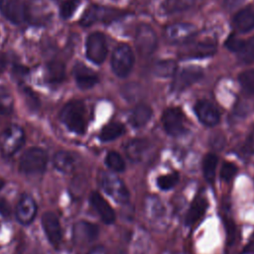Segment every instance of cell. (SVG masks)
<instances>
[{
	"mask_svg": "<svg viewBox=\"0 0 254 254\" xmlns=\"http://www.w3.org/2000/svg\"><path fill=\"white\" fill-rule=\"evenodd\" d=\"M243 149L248 154H254V127L250 131V133L245 141Z\"/></svg>",
	"mask_w": 254,
	"mask_h": 254,
	"instance_id": "ab89813d",
	"label": "cell"
},
{
	"mask_svg": "<svg viewBox=\"0 0 254 254\" xmlns=\"http://www.w3.org/2000/svg\"><path fill=\"white\" fill-rule=\"evenodd\" d=\"M26 72H27V68L25 66H21V65L14 66V73L17 76H23L26 74Z\"/></svg>",
	"mask_w": 254,
	"mask_h": 254,
	"instance_id": "ee69618b",
	"label": "cell"
},
{
	"mask_svg": "<svg viewBox=\"0 0 254 254\" xmlns=\"http://www.w3.org/2000/svg\"><path fill=\"white\" fill-rule=\"evenodd\" d=\"M216 52L215 42L212 41H198L186 45L180 51L182 59H202L210 57Z\"/></svg>",
	"mask_w": 254,
	"mask_h": 254,
	"instance_id": "4fadbf2b",
	"label": "cell"
},
{
	"mask_svg": "<svg viewBox=\"0 0 254 254\" xmlns=\"http://www.w3.org/2000/svg\"><path fill=\"white\" fill-rule=\"evenodd\" d=\"M243 44H244V41L238 39L237 37L233 36V35H230L229 38L226 40L225 42V46L227 47L228 50L232 51V52H235V53H239L240 50L242 49L243 47Z\"/></svg>",
	"mask_w": 254,
	"mask_h": 254,
	"instance_id": "74e56055",
	"label": "cell"
},
{
	"mask_svg": "<svg viewBox=\"0 0 254 254\" xmlns=\"http://www.w3.org/2000/svg\"><path fill=\"white\" fill-rule=\"evenodd\" d=\"M48 163V155L42 148L33 147L24 152L20 159V171L27 175L43 173Z\"/></svg>",
	"mask_w": 254,
	"mask_h": 254,
	"instance_id": "3957f363",
	"label": "cell"
},
{
	"mask_svg": "<svg viewBox=\"0 0 254 254\" xmlns=\"http://www.w3.org/2000/svg\"><path fill=\"white\" fill-rule=\"evenodd\" d=\"M90 202L102 221L106 224H111L115 220V212L107 200L97 191H93L90 194Z\"/></svg>",
	"mask_w": 254,
	"mask_h": 254,
	"instance_id": "d6986e66",
	"label": "cell"
},
{
	"mask_svg": "<svg viewBox=\"0 0 254 254\" xmlns=\"http://www.w3.org/2000/svg\"><path fill=\"white\" fill-rule=\"evenodd\" d=\"M0 11L14 24L25 22L29 15L26 4L21 0H0Z\"/></svg>",
	"mask_w": 254,
	"mask_h": 254,
	"instance_id": "7c38bea8",
	"label": "cell"
},
{
	"mask_svg": "<svg viewBox=\"0 0 254 254\" xmlns=\"http://www.w3.org/2000/svg\"><path fill=\"white\" fill-rule=\"evenodd\" d=\"M236 173H237V167L233 163L225 162L223 163L220 169V178L224 182H229L234 178Z\"/></svg>",
	"mask_w": 254,
	"mask_h": 254,
	"instance_id": "8d00e7d4",
	"label": "cell"
},
{
	"mask_svg": "<svg viewBox=\"0 0 254 254\" xmlns=\"http://www.w3.org/2000/svg\"><path fill=\"white\" fill-rule=\"evenodd\" d=\"M197 0H165L163 8L167 13L183 12L194 6Z\"/></svg>",
	"mask_w": 254,
	"mask_h": 254,
	"instance_id": "4316f807",
	"label": "cell"
},
{
	"mask_svg": "<svg viewBox=\"0 0 254 254\" xmlns=\"http://www.w3.org/2000/svg\"><path fill=\"white\" fill-rule=\"evenodd\" d=\"M135 47L143 57H148L157 48V36L147 24H140L135 33Z\"/></svg>",
	"mask_w": 254,
	"mask_h": 254,
	"instance_id": "ba28073f",
	"label": "cell"
},
{
	"mask_svg": "<svg viewBox=\"0 0 254 254\" xmlns=\"http://www.w3.org/2000/svg\"><path fill=\"white\" fill-rule=\"evenodd\" d=\"M37 213V203L35 199L29 194H22L17 206L16 217L18 221L24 225L30 224Z\"/></svg>",
	"mask_w": 254,
	"mask_h": 254,
	"instance_id": "2e32d148",
	"label": "cell"
},
{
	"mask_svg": "<svg viewBox=\"0 0 254 254\" xmlns=\"http://www.w3.org/2000/svg\"><path fill=\"white\" fill-rule=\"evenodd\" d=\"M179 181V175L177 173L162 175L157 179V186L162 190H168L174 188Z\"/></svg>",
	"mask_w": 254,
	"mask_h": 254,
	"instance_id": "1f68e13d",
	"label": "cell"
},
{
	"mask_svg": "<svg viewBox=\"0 0 254 254\" xmlns=\"http://www.w3.org/2000/svg\"><path fill=\"white\" fill-rule=\"evenodd\" d=\"M87 254H107V252H106V249L104 246L98 245V246L93 247Z\"/></svg>",
	"mask_w": 254,
	"mask_h": 254,
	"instance_id": "7bdbcfd3",
	"label": "cell"
},
{
	"mask_svg": "<svg viewBox=\"0 0 254 254\" xmlns=\"http://www.w3.org/2000/svg\"><path fill=\"white\" fill-rule=\"evenodd\" d=\"M6 64H7L6 56L3 53H0V74L4 71L6 67Z\"/></svg>",
	"mask_w": 254,
	"mask_h": 254,
	"instance_id": "f6af8a7d",
	"label": "cell"
},
{
	"mask_svg": "<svg viewBox=\"0 0 254 254\" xmlns=\"http://www.w3.org/2000/svg\"><path fill=\"white\" fill-rule=\"evenodd\" d=\"M239 81L247 93L254 94V69H248L240 73Z\"/></svg>",
	"mask_w": 254,
	"mask_h": 254,
	"instance_id": "d6a6232c",
	"label": "cell"
},
{
	"mask_svg": "<svg viewBox=\"0 0 254 254\" xmlns=\"http://www.w3.org/2000/svg\"><path fill=\"white\" fill-rule=\"evenodd\" d=\"M72 73L77 85L82 89L94 86L98 81L97 73L82 63H76L73 66Z\"/></svg>",
	"mask_w": 254,
	"mask_h": 254,
	"instance_id": "ac0fdd59",
	"label": "cell"
},
{
	"mask_svg": "<svg viewBox=\"0 0 254 254\" xmlns=\"http://www.w3.org/2000/svg\"><path fill=\"white\" fill-rule=\"evenodd\" d=\"M194 112L201 123L206 126H214L219 122V112L216 107L206 100L197 101L194 105Z\"/></svg>",
	"mask_w": 254,
	"mask_h": 254,
	"instance_id": "e0dca14e",
	"label": "cell"
},
{
	"mask_svg": "<svg viewBox=\"0 0 254 254\" xmlns=\"http://www.w3.org/2000/svg\"><path fill=\"white\" fill-rule=\"evenodd\" d=\"M3 186H4V181L0 179V190L3 188Z\"/></svg>",
	"mask_w": 254,
	"mask_h": 254,
	"instance_id": "bcb514c9",
	"label": "cell"
},
{
	"mask_svg": "<svg viewBox=\"0 0 254 254\" xmlns=\"http://www.w3.org/2000/svg\"><path fill=\"white\" fill-rule=\"evenodd\" d=\"M124 131H125L124 125H122L119 122H111L102 128L99 134V138L103 142L112 141L120 137L124 133Z\"/></svg>",
	"mask_w": 254,
	"mask_h": 254,
	"instance_id": "484cf974",
	"label": "cell"
},
{
	"mask_svg": "<svg viewBox=\"0 0 254 254\" xmlns=\"http://www.w3.org/2000/svg\"><path fill=\"white\" fill-rule=\"evenodd\" d=\"M25 142L24 130L18 125H11L0 134V148L4 156L15 154Z\"/></svg>",
	"mask_w": 254,
	"mask_h": 254,
	"instance_id": "5b68a950",
	"label": "cell"
},
{
	"mask_svg": "<svg viewBox=\"0 0 254 254\" xmlns=\"http://www.w3.org/2000/svg\"><path fill=\"white\" fill-rule=\"evenodd\" d=\"M122 15L123 13L117 9L98 5H91L83 13L80 24L84 27H87L97 22L109 23L120 18Z\"/></svg>",
	"mask_w": 254,
	"mask_h": 254,
	"instance_id": "8992f818",
	"label": "cell"
},
{
	"mask_svg": "<svg viewBox=\"0 0 254 254\" xmlns=\"http://www.w3.org/2000/svg\"><path fill=\"white\" fill-rule=\"evenodd\" d=\"M61 119L64 125L76 134H83L86 129V110L82 101L71 100L62 109Z\"/></svg>",
	"mask_w": 254,
	"mask_h": 254,
	"instance_id": "6da1fadb",
	"label": "cell"
},
{
	"mask_svg": "<svg viewBox=\"0 0 254 254\" xmlns=\"http://www.w3.org/2000/svg\"><path fill=\"white\" fill-rule=\"evenodd\" d=\"M118 254H126V253H124V252H119Z\"/></svg>",
	"mask_w": 254,
	"mask_h": 254,
	"instance_id": "7dc6e473",
	"label": "cell"
},
{
	"mask_svg": "<svg viewBox=\"0 0 254 254\" xmlns=\"http://www.w3.org/2000/svg\"><path fill=\"white\" fill-rule=\"evenodd\" d=\"M105 163L109 169L114 172H123L125 170V162L122 157L115 151H110L105 158Z\"/></svg>",
	"mask_w": 254,
	"mask_h": 254,
	"instance_id": "4dcf8cb0",
	"label": "cell"
},
{
	"mask_svg": "<svg viewBox=\"0 0 254 254\" xmlns=\"http://www.w3.org/2000/svg\"><path fill=\"white\" fill-rule=\"evenodd\" d=\"M11 213V208L9 203L4 199L1 198L0 199V214H2L4 217H8L10 216Z\"/></svg>",
	"mask_w": 254,
	"mask_h": 254,
	"instance_id": "60d3db41",
	"label": "cell"
},
{
	"mask_svg": "<svg viewBox=\"0 0 254 254\" xmlns=\"http://www.w3.org/2000/svg\"><path fill=\"white\" fill-rule=\"evenodd\" d=\"M80 4V0H64L61 5V16L67 19L73 15Z\"/></svg>",
	"mask_w": 254,
	"mask_h": 254,
	"instance_id": "e575fe53",
	"label": "cell"
},
{
	"mask_svg": "<svg viewBox=\"0 0 254 254\" xmlns=\"http://www.w3.org/2000/svg\"><path fill=\"white\" fill-rule=\"evenodd\" d=\"M196 34V27L190 23H175L164 30V38L170 44H187Z\"/></svg>",
	"mask_w": 254,
	"mask_h": 254,
	"instance_id": "52a82bcc",
	"label": "cell"
},
{
	"mask_svg": "<svg viewBox=\"0 0 254 254\" xmlns=\"http://www.w3.org/2000/svg\"><path fill=\"white\" fill-rule=\"evenodd\" d=\"M54 166L58 171L68 174L74 169V159L70 153L59 151L54 156Z\"/></svg>",
	"mask_w": 254,
	"mask_h": 254,
	"instance_id": "cb8c5ba5",
	"label": "cell"
},
{
	"mask_svg": "<svg viewBox=\"0 0 254 254\" xmlns=\"http://www.w3.org/2000/svg\"><path fill=\"white\" fill-rule=\"evenodd\" d=\"M98 183L101 189L115 201L125 203L129 199V191L123 181L116 175L108 172H100Z\"/></svg>",
	"mask_w": 254,
	"mask_h": 254,
	"instance_id": "7a4b0ae2",
	"label": "cell"
},
{
	"mask_svg": "<svg viewBox=\"0 0 254 254\" xmlns=\"http://www.w3.org/2000/svg\"><path fill=\"white\" fill-rule=\"evenodd\" d=\"M203 71L199 66L190 65L176 72L171 89L174 92H182L202 77Z\"/></svg>",
	"mask_w": 254,
	"mask_h": 254,
	"instance_id": "30bf717a",
	"label": "cell"
},
{
	"mask_svg": "<svg viewBox=\"0 0 254 254\" xmlns=\"http://www.w3.org/2000/svg\"><path fill=\"white\" fill-rule=\"evenodd\" d=\"M152 116V109L146 104L137 105L131 112L129 117V122L132 126L139 128L143 127L148 123Z\"/></svg>",
	"mask_w": 254,
	"mask_h": 254,
	"instance_id": "603a6c76",
	"label": "cell"
},
{
	"mask_svg": "<svg viewBox=\"0 0 254 254\" xmlns=\"http://www.w3.org/2000/svg\"><path fill=\"white\" fill-rule=\"evenodd\" d=\"M238 56L241 61L245 63L254 62V36L251 37L249 40L244 41L243 47L238 53Z\"/></svg>",
	"mask_w": 254,
	"mask_h": 254,
	"instance_id": "836d02e7",
	"label": "cell"
},
{
	"mask_svg": "<svg viewBox=\"0 0 254 254\" xmlns=\"http://www.w3.org/2000/svg\"><path fill=\"white\" fill-rule=\"evenodd\" d=\"M86 57L94 64H102L107 56V44L103 34L94 32L86 40Z\"/></svg>",
	"mask_w": 254,
	"mask_h": 254,
	"instance_id": "9c48e42d",
	"label": "cell"
},
{
	"mask_svg": "<svg viewBox=\"0 0 254 254\" xmlns=\"http://www.w3.org/2000/svg\"><path fill=\"white\" fill-rule=\"evenodd\" d=\"M235 28L242 33L251 31L254 28V11L250 8L240 10L233 18Z\"/></svg>",
	"mask_w": 254,
	"mask_h": 254,
	"instance_id": "7402d4cb",
	"label": "cell"
},
{
	"mask_svg": "<svg viewBox=\"0 0 254 254\" xmlns=\"http://www.w3.org/2000/svg\"><path fill=\"white\" fill-rule=\"evenodd\" d=\"M162 122L165 131L171 136H180L185 133V116L178 107L167 108L162 114Z\"/></svg>",
	"mask_w": 254,
	"mask_h": 254,
	"instance_id": "8fae6325",
	"label": "cell"
},
{
	"mask_svg": "<svg viewBox=\"0 0 254 254\" xmlns=\"http://www.w3.org/2000/svg\"><path fill=\"white\" fill-rule=\"evenodd\" d=\"M217 166V157L212 154H206L202 161V172L205 180L208 183H212L215 177V171Z\"/></svg>",
	"mask_w": 254,
	"mask_h": 254,
	"instance_id": "f1b7e54d",
	"label": "cell"
},
{
	"mask_svg": "<svg viewBox=\"0 0 254 254\" xmlns=\"http://www.w3.org/2000/svg\"><path fill=\"white\" fill-rule=\"evenodd\" d=\"M134 64V55L130 47L126 44L119 45L113 52L111 65L114 73L119 77L129 74Z\"/></svg>",
	"mask_w": 254,
	"mask_h": 254,
	"instance_id": "277c9868",
	"label": "cell"
},
{
	"mask_svg": "<svg viewBox=\"0 0 254 254\" xmlns=\"http://www.w3.org/2000/svg\"><path fill=\"white\" fill-rule=\"evenodd\" d=\"M244 0H224V6L228 10H232L239 6Z\"/></svg>",
	"mask_w": 254,
	"mask_h": 254,
	"instance_id": "b9f144b4",
	"label": "cell"
},
{
	"mask_svg": "<svg viewBox=\"0 0 254 254\" xmlns=\"http://www.w3.org/2000/svg\"><path fill=\"white\" fill-rule=\"evenodd\" d=\"M65 66L61 61L54 60L48 64L47 79L51 83H60L64 79Z\"/></svg>",
	"mask_w": 254,
	"mask_h": 254,
	"instance_id": "d4e9b609",
	"label": "cell"
},
{
	"mask_svg": "<svg viewBox=\"0 0 254 254\" xmlns=\"http://www.w3.org/2000/svg\"><path fill=\"white\" fill-rule=\"evenodd\" d=\"M208 203L204 197H196L193 199L190 204L187 215H186V224L191 225L197 222L205 213Z\"/></svg>",
	"mask_w": 254,
	"mask_h": 254,
	"instance_id": "44dd1931",
	"label": "cell"
},
{
	"mask_svg": "<svg viewBox=\"0 0 254 254\" xmlns=\"http://www.w3.org/2000/svg\"><path fill=\"white\" fill-rule=\"evenodd\" d=\"M154 72L158 76L170 77L177 72V63L173 60H163L156 63L154 65Z\"/></svg>",
	"mask_w": 254,
	"mask_h": 254,
	"instance_id": "83f0119b",
	"label": "cell"
},
{
	"mask_svg": "<svg viewBox=\"0 0 254 254\" xmlns=\"http://www.w3.org/2000/svg\"><path fill=\"white\" fill-rule=\"evenodd\" d=\"M22 93H23V96L25 98V101H26V104L28 105V107L32 111L38 110L39 106H40V101H39L38 96L35 94V92L32 89H30L29 87H23Z\"/></svg>",
	"mask_w": 254,
	"mask_h": 254,
	"instance_id": "d590c367",
	"label": "cell"
},
{
	"mask_svg": "<svg viewBox=\"0 0 254 254\" xmlns=\"http://www.w3.org/2000/svg\"><path fill=\"white\" fill-rule=\"evenodd\" d=\"M99 228L96 224L89 221L81 220L74 223L72 228V238L75 244L81 246L88 244L96 239Z\"/></svg>",
	"mask_w": 254,
	"mask_h": 254,
	"instance_id": "5bb4252c",
	"label": "cell"
},
{
	"mask_svg": "<svg viewBox=\"0 0 254 254\" xmlns=\"http://www.w3.org/2000/svg\"><path fill=\"white\" fill-rule=\"evenodd\" d=\"M42 226L50 243L58 247L62 241V228L58 216L52 212H45L42 216Z\"/></svg>",
	"mask_w": 254,
	"mask_h": 254,
	"instance_id": "9a60e30c",
	"label": "cell"
},
{
	"mask_svg": "<svg viewBox=\"0 0 254 254\" xmlns=\"http://www.w3.org/2000/svg\"><path fill=\"white\" fill-rule=\"evenodd\" d=\"M13 109V97L4 87H0V116H7Z\"/></svg>",
	"mask_w": 254,
	"mask_h": 254,
	"instance_id": "f546056e",
	"label": "cell"
},
{
	"mask_svg": "<svg viewBox=\"0 0 254 254\" xmlns=\"http://www.w3.org/2000/svg\"><path fill=\"white\" fill-rule=\"evenodd\" d=\"M226 222V237H227V244L230 245L234 242L235 239V224L232 220H227Z\"/></svg>",
	"mask_w": 254,
	"mask_h": 254,
	"instance_id": "f35d334b",
	"label": "cell"
},
{
	"mask_svg": "<svg viewBox=\"0 0 254 254\" xmlns=\"http://www.w3.org/2000/svg\"><path fill=\"white\" fill-rule=\"evenodd\" d=\"M124 149L129 160L133 162H139L147 153L149 149V143L144 139H133L127 142Z\"/></svg>",
	"mask_w": 254,
	"mask_h": 254,
	"instance_id": "ffe728a7",
	"label": "cell"
}]
</instances>
